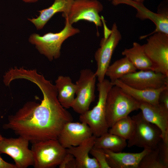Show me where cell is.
I'll list each match as a JSON object with an SVG mask.
<instances>
[{"instance_id": "1", "label": "cell", "mask_w": 168, "mask_h": 168, "mask_svg": "<svg viewBox=\"0 0 168 168\" xmlns=\"http://www.w3.org/2000/svg\"><path fill=\"white\" fill-rule=\"evenodd\" d=\"M24 78L35 83L41 90L43 99L40 103L29 101L15 114L9 116L4 129L32 143L51 139H58L65 124L72 121V116L59 102L55 85L35 69L29 70Z\"/></svg>"}, {"instance_id": "2", "label": "cell", "mask_w": 168, "mask_h": 168, "mask_svg": "<svg viewBox=\"0 0 168 168\" xmlns=\"http://www.w3.org/2000/svg\"><path fill=\"white\" fill-rule=\"evenodd\" d=\"M98 92V100L91 110L80 114L81 122L86 124L90 127L93 135L98 137L108 132L109 128L106 119V102L108 93L113 86L109 80L105 79L97 85Z\"/></svg>"}, {"instance_id": "3", "label": "cell", "mask_w": 168, "mask_h": 168, "mask_svg": "<svg viewBox=\"0 0 168 168\" xmlns=\"http://www.w3.org/2000/svg\"><path fill=\"white\" fill-rule=\"evenodd\" d=\"M65 20V26L60 32H49L42 36L33 33L29 38V42L35 45L40 53L50 61L60 57L61 46L65 40L80 31L70 24L67 19Z\"/></svg>"}, {"instance_id": "4", "label": "cell", "mask_w": 168, "mask_h": 168, "mask_svg": "<svg viewBox=\"0 0 168 168\" xmlns=\"http://www.w3.org/2000/svg\"><path fill=\"white\" fill-rule=\"evenodd\" d=\"M140 102L113 85L109 91L106 102V119L110 128L117 121L139 109Z\"/></svg>"}, {"instance_id": "5", "label": "cell", "mask_w": 168, "mask_h": 168, "mask_svg": "<svg viewBox=\"0 0 168 168\" xmlns=\"http://www.w3.org/2000/svg\"><path fill=\"white\" fill-rule=\"evenodd\" d=\"M104 27V37L102 39L100 47L96 51L95 58L97 69L95 74L98 82L105 79L106 71L110 65L113 53L122 39V35L118 26L114 23L111 30L106 26L104 19L102 20Z\"/></svg>"}, {"instance_id": "6", "label": "cell", "mask_w": 168, "mask_h": 168, "mask_svg": "<svg viewBox=\"0 0 168 168\" xmlns=\"http://www.w3.org/2000/svg\"><path fill=\"white\" fill-rule=\"evenodd\" d=\"M31 149L35 168H52L58 166L67 153L66 149L57 139L33 143Z\"/></svg>"}, {"instance_id": "7", "label": "cell", "mask_w": 168, "mask_h": 168, "mask_svg": "<svg viewBox=\"0 0 168 168\" xmlns=\"http://www.w3.org/2000/svg\"><path fill=\"white\" fill-rule=\"evenodd\" d=\"M131 117L134 123V128L128 140L127 147L136 146L150 150L156 148L162 140L160 129L146 120L141 112Z\"/></svg>"}, {"instance_id": "8", "label": "cell", "mask_w": 168, "mask_h": 168, "mask_svg": "<svg viewBox=\"0 0 168 168\" xmlns=\"http://www.w3.org/2000/svg\"><path fill=\"white\" fill-rule=\"evenodd\" d=\"M149 36L143 45L152 70L168 76V35L157 32Z\"/></svg>"}, {"instance_id": "9", "label": "cell", "mask_w": 168, "mask_h": 168, "mask_svg": "<svg viewBox=\"0 0 168 168\" xmlns=\"http://www.w3.org/2000/svg\"><path fill=\"white\" fill-rule=\"evenodd\" d=\"M96 77L90 69H82L76 82V97L72 105L73 110L80 115L89 110L95 98V90Z\"/></svg>"}, {"instance_id": "10", "label": "cell", "mask_w": 168, "mask_h": 168, "mask_svg": "<svg viewBox=\"0 0 168 168\" xmlns=\"http://www.w3.org/2000/svg\"><path fill=\"white\" fill-rule=\"evenodd\" d=\"M101 3L97 0H74L67 14H62L72 25L81 20L94 23L96 26H102V17L99 13L103 9Z\"/></svg>"}, {"instance_id": "11", "label": "cell", "mask_w": 168, "mask_h": 168, "mask_svg": "<svg viewBox=\"0 0 168 168\" xmlns=\"http://www.w3.org/2000/svg\"><path fill=\"white\" fill-rule=\"evenodd\" d=\"M29 141L21 136L17 138H4L0 143V153L9 156L13 160L16 168H26L33 166L34 160Z\"/></svg>"}, {"instance_id": "12", "label": "cell", "mask_w": 168, "mask_h": 168, "mask_svg": "<svg viewBox=\"0 0 168 168\" xmlns=\"http://www.w3.org/2000/svg\"><path fill=\"white\" fill-rule=\"evenodd\" d=\"M119 79L128 85L138 89H156L168 86V76L152 70L136 71Z\"/></svg>"}, {"instance_id": "13", "label": "cell", "mask_w": 168, "mask_h": 168, "mask_svg": "<svg viewBox=\"0 0 168 168\" xmlns=\"http://www.w3.org/2000/svg\"><path fill=\"white\" fill-rule=\"evenodd\" d=\"M112 3L115 5L122 3L131 6L137 10L136 16L137 18L141 20L149 19L155 24V30L150 34L140 36V39L157 32L168 35V14L167 11L156 13L145 7L142 2L131 0H113Z\"/></svg>"}, {"instance_id": "14", "label": "cell", "mask_w": 168, "mask_h": 168, "mask_svg": "<svg viewBox=\"0 0 168 168\" xmlns=\"http://www.w3.org/2000/svg\"><path fill=\"white\" fill-rule=\"evenodd\" d=\"M92 135L90 127L86 124L71 121L64 126L58 140L62 146L67 149L79 145Z\"/></svg>"}, {"instance_id": "15", "label": "cell", "mask_w": 168, "mask_h": 168, "mask_svg": "<svg viewBox=\"0 0 168 168\" xmlns=\"http://www.w3.org/2000/svg\"><path fill=\"white\" fill-rule=\"evenodd\" d=\"M139 109L144 118L161 130L162 140L168 143V110L160 104L141 102Z\"/></svg>"}, {"instance_id": "16", "label": "cell", "mask_w": 168, "mask_h": 168, "mask_svg": "<svg viewBox=\"0 0 168 168\" xmlns=\"http://www.w3.org/2000/svg\"><path fill=\"white\" fill-rule=\"evenodd\" d=\"M104 150L110 168H138L141 159L151 150L144 149L141 152L136 153L114 152L107 149Z\"/></svg>"}, {"instance_id": "17", "label": "cell", "mask_w": 168, "mask_h": 168, "mask_svg": "<svg viewBox=\"0 0 168 168\" xmlns=\"http://www.w3.org/2000/svg\"><path fill=\"white\" fill-rule=\"evenodd\" d=\"M96 137L92 135L79 145L66 149L67 152L72 154L75 157L76 168H100L96 159L89 156L90 152L94 145Z\"/></svg>"}, {"instance_id": "18", "label": "cell", "mask_w": 168, "mask_h": 168, "mask_svg": "<svg viewBox=\"0 0 168 168\" xmlns=\"http://www.w3.org/2000/svg\"><path fill=\"white\" fill-rule=\"evenodd\" d=\"M74 0H54L49 7L39 11V16L36 18L28 19L38 30L42 29L48 21L55 14L62 12L67 14L69 12Z\"/></svg>"}, {"instance_id": "19", "label": "cell", "mask_w": 168, "mask_h": 168, "mask_svg": "<svg viewBox=\"0 0 168 168\" xmlns=\"http://www.w3.org/2000/svg\"><path fill=\"white\" fill-rule=\"evenodd\" d=\"M113 85L120 87L124 91L140 102H142L153 105L159 104V98L161 92L168 87L165 86L156 89H140L131 87L120 79L112 82Z\"/></svg>"}, {"instance_id": "20", "label": "cell", "mask_w": 168, "mask_h": 168, "mask_svg": "<svg viewBox=\"0 0 168 168\" xmlns=\"http://www.w3.org/2000/svg\"><path fill=\"white\" fill-rule=\"evenodd\" d=\"M55 83L59 102L65 108H70L75 98L76 84L72 82L69 77L62 75L58 77Z\"/></svg>"}, {"instance_id": "21", "label": "cell", "mask_w": 168, "mask_h": 168, "mask_svg": "<svg viewBox=\"0 0 168 168\" xmlns=\"http://www.w3.org/2000/svg\"><path fill=\"white\" fill-rule=\"evenodd\" d=\"M122 54L127 57L137 69L152 70V64L145 52L143 45L134 42L132 47L125 49Z\"/></svg>"}, {"instance_id": "22", "label": "cell", "mask_w": 168, "mask_h": 168, "mask_svg": "<svg viewBox=\"0 0 168 168\" xmlns=\"http://www.w3.org/2000/svg\"><path fill=\"white\" fill-rule=\"evenodd\" d=\"M137 70L130 61L124 57L110 65L106 71L105 75L113 82L126 75L136 71Z\"/></svg>"}, {"instance_id": "23", "label": "cell", "mask_w": 168, "mask_h": 168, "mask_svg": "<svg viewBox=\"0 0 168 168\" xmlns=\"http://www.w3.org/2000/svg\"><path fill=\"white\" fill-rule=\"evenodd\" d=\"M126 140L108 132L96 138L94 146L114 152H121L127 146Z\"/></svg>"}, {"instance_id": "24", "label": "cell", "mask_w": 168, "mask_h": 168, "mask_svg": "<svg viewBox=\"0 0 168 168\" xmlns=\"http://www.w3.org/2000/svg\"><path fill=\"white\" fill-rule=\"evenodd\" d=\"M134 126L133 120L128 115L117 121L110 128L108 132L128 140L133 133Z\"/></svg>"}, {"instance_id": "25", "label": "cell", "mask_w": 168, "mask_h": 168, "mask_svg": "<svg viewBox=\"0 0 168 168\" xmlns=\"http://www.w3.org/2000/svg\"><path fill=\"white\" fill-rule=\"evenodd\" d=\"M161 160L157 147L151 149L142 158L138 168H167Z\"/></svg>"}, {"instance_id": "26", "label": "cell", "mask_w": 168, "mask_h": 168, "mask_svg": "<svg viewBox=\"0 0 168 168\" xmlns=\"http://www.w3.org/2000/svg\"><path fill=\"white\" fill-rule=\"evenodd\" d=\"M90 153L96 160L100 168H110L107 162L104 149L94 146Z\"/></svg>"}, {"instance_id": "27", "label": "cell", "mask_w": 168, "mask_h": 168, "mask_svg": "<svg viewBox=\"0 0 168 168\" xmlns=\"http://www.w3.org/2000/svg\"><path fill=\"white\" fill-rule=\"evenodd\" d=\"M157 147L161 160L168 167V143L165 142L161 140L158 144Z\"/></svg>"}, {"instance_id": "28", "label": "cell", "mask_w": 168, "mask_h": 168, "mask_svg": "<svg viewBox=\"0 0 168 168\" xmlns=\"http://www.w3.org/2000/svg\"><path fill=\"white\" fill-rule=\"evenodd\" d=\"M58 166L59 168H76L75 159L73 155L67 152Z\"/></svg>"}, {"instance_id": "29", "label": "cell", "mask_w": 168, "mask_h": 168, "mask_svg": "<svg viewBox=\"0 0 168 168\" xmlns=\"http://www.w3.org/2000/svg\"><path fill=\"white\" fill-rule=\"evenodd\" d=\"M159 103L168 110V87L163 90L160 94Z\"/></svg>"}, {"instance_id": "30", "label": "cell", "mask_w": 168, "mask_h": 168, "mask_svg": "<svg viewBox=\"0 0 168 168\" xmlns=\"http://www.w3.org/2000/svg\"><path fill=\"white\" fill-rule=\"evenodd\" d=\"M0 168H16L15 165L9 163L4 161L0 156Z\"/></svg>"}, {"instance_id": "31", "label": "cell", "mask_w": 168, "mask_h": 168, "mask_svg": "<svg viewBox=\"0 0 168 168\" xmlns=\"http://www.w3.org/2000/svg\"><path fill=\"white\" fill-rule=\"evenodd\" d=\"M26 2H33L37 1L38 0H22Z\"/></svg>"}, {"instance_id": "32", "label": "cell", "mask_w": 168, "mask_h": 168, "mask_svg": "<svg viewBox=\"0 0 168 168\" xmlns=\"http://www.w3.org/2000/svg\"><path fill=\"white\" fill-rule=\"evenodd\" d=\"M3 138V137H2L1 134H0V143L2 140Z\"/></svg>"}, {"instance_id": "33", "label": "cell", "mask_w": 168, "mask_h": 168, "mask_svg": "<svg viewBox=\"0 0 168 168\" xmlns=\"http://www.w3.org/2000/svg\"><path fill=\"white\" fill-rule=\"evenodd\" d=\"M139 2H142L144 0H131Z\"/></svg>"}, {"instance_id": "34", "label": "cell", "mask_w": 168, "mask_h": 168, "mask_svg": "<svg viewBox=\"0 0 168 168\" xmlns=\"http://www.w3.org/2000/svg\"><path fill=\"white\" fill-rule=\"evenodd\" d=\"M109 0V1H111V0Z\"/></svg>"}]
</instances>
